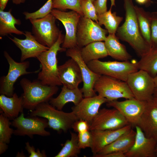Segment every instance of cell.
Masks as SVG:
<instances>
[{
	"label": "cell",
	"mask_w": 157,
	"mask_h": 157,
	"mask_svg": "<svg viewBox=\"0 0 157 157\" xmlns=\"http://www.w3.org/2000/svg\"><path fill=\"white\" fill-rule=\"evenodd\" d=\"M124 1L125 20L118 28L116 35L119 39L128 43L141 57L148 53L151 47L141 34L132 0Z\"/></svg>",
	"instance_id": "obj_1"
},
{
	"label": "cell",
	"mask_w": 157,
	"mask_h": 157,
	"mask_svg": "<svg viewBox=\"0 0 157 157\" xmlns=\"http://www.w3.org/2000/svg\"><path fill=\"white\" fill-rule=\"evenodd\" d=\"M65 36L61 31L55 43L47 51L41 53L37 57L41 65V70L38 75L37 79L43 84L51 86L62 85L58 72L57 53L66 49L60 47Z\"/></svg>",
	"instance_id": "obj_2"
},
{
	"label": "cell",
	"mask_w": 157,
	"mask_h": 157,
	"mask_svg": "<svg viewBox=\"0 0 157 157\" xmlns=\"http://www.w3.org/2000/svg\"><path fill=\"white\" fill-rule=\"evenodd\" d=\"M20 84L23 91L22 96L24 108L30 111L39 104L48 102L58 90L57 86L43 85L37 79L31 81L24 78Z\"/></svg>",
	"instance_id": "obj_3"
},
{
	"label": "cell",
	"mask_w": 157,
	"mask_h": 157,
	"mask_svg": "<svg viewBox=\"0 0 157 157\" xmlns=\"http://www.w3.org/2000/svg\"><path fill=\"white\" fill-rule=\"evenodd\" d=\"M30 112V116L46 119L49 126L58 132L61 131L66 132L72 128L73 124L78 120L72 111L66 113L56 109L48 102L39 104L34 110Z\"/></svg>",
	"instance_id": "obj_4"
},
{
	"label": "cell",
	"mask_w": 157,
	"mask_h": 157,
	"mask_svg": "<svg viewBox=\"0 0 157 157\" xmlns=\"http://www.w3.org/2000/svg\"><path fill=\"white\" fill-rule=\"evenodd\" d=\"M87 64L90 69L96 74L126 82L130 74L138 70L137 62L129 61H102L96 60Z\"/></svg>",
	"instance_id": "obj_5"
},
{
	"label": "cell",
	"mask_w": 157,
	"mask_h": 157,
	"mask_svg": "<svg viewBox=\"0 0 157 157\" xmlns=\"http://www.w3.org/2000/svg\"><path fill=\"white\" fill-rule=\"evenodd\" d=\"M94 89L108 101L134 98L126 82L108 76L101 75L94 84Z\"/></svg>",
	"instance_id": "obj_6"
},
{
	"label": "cell",
	"mask_w": 157,
	"mask_h": 157,
	"mask_svg": "<svg viewBox=\"0 0 157 157\" xmlns=\"http://www.w3.org/2000/svg\"><path fill=\"white\" fill-rule=\"evenodd\" d=\"M134 98L142 101L152 100L156 87L154 77L142 69L130 74L126 81Z\"/></svg>",
	"instance_id": "obj_7"
},
{
	"label": "cell",
	"mask_w": 157,
	"mask_h": 157,
	"mask_svg": "<svg viewBox=\"0 0 157 157\" xmlns=\"http://www.w3.org/2000/svg\"><path fill=\"white\" fill-rule=\"evenodd\" d=\"M56 19L51 13L42 18L29 20L32 33L37 40L49 48L57 41L61 31L57 26Z\"/></svg>",
	"instance_id": "obj_8"
},
{
	"label": "cell",
	"mask_w": 157,
	"mask_h": 157,
	"mask_svg": "<svg viewBox=\"0 0 157 157\" xmlns=\"http://www.w3.org/2000/svg\"><path fill=\"white\" fill-rule=\"evenodd\" d=\"M4 56L9 65L7 75L1 77L0 79V93L8 97H12L14 93V84L18 78L26 74L38 72L27 71L30 65L28 61L18 62L15 61L6 51L3 52Z\"/></svg>",
	"instance_id": "obj_9"
},
{
	"label": "cell",
	"mask_w": 157,
	"mask_h": 157,
	"mask_svg": "<svg viewBox=\"0 0 157 157\" xmlns=\"http://www.w3.org/2000/svg\"><path fill=\"white\" fill-rule=\"evenodd\" d=\"M11 125L16 128L13 134L15 135H27L32 138L34 135L42 136L50 135V133L45 130L48 126L47 120L37 116L25 117L23 112L13 119Z\"/></svg>",
	"instance_id": "obj_10"
},
{
	"label": "cell",
	"mask_w": 157,
	"mask_h": 157,
	"mask_svg": "<svg viewBox=\"0 0 157 157\" xmlns=\"http://www.w3.org/2000/svg\"><path fill=\"white\" fill-rule=\"evenodd\" d=\"M108 33L98 23L81 16L77 27V46L81 48L93 42L104 41Z\"/></svg>",
	"instance_id": "obj_11"
},
{
	"label": "cell",
	"mask_w": 157,
	"mask_h": 157,
	"mask_svg": "<svg viewBox=\"0 0 157 157\" xmlns=\"http://www.w3.org/2000/svg\"><path fill=\"white\" fill-rule=\"evenodd\" d=\"M51 13L61 22L65 28L66 33L62 47L68 49L77 46V27L81 15L73 10L67 12L56 9H52Z\"/></svg>",
	"instance_id": "obj_12"
},
{
	"label": "cell",
	"mask_w": 157,
	"mask_h": 157,
	"mask_svg": "<svg viewBox=\"0 0 157 157\" xmlns=\"http://www.w3.org/2000/svg\"><path fill=\"white\" fill-rule=\"evenodd\" d=\"M116 109L103 108L99 112L90 126V131L116 130L129 124Z\"/></svg>",
	"instance_id": "obj_13"
},
{
	"label": "cell",
	"mask_w": 157,
	"mask_h": 157,
	"mask_svg": "<svg viewBox=\"0 0 157 157\" xmlns=\"http://www.w3.org/2000/svg\"><path fill=\"white\" fill-rule=\"evenodd\" d=\"M81 48L77 46L67 49V56L74 59L78 65L81 72L83 85L81 89L84 97L96 95L94 89L95 83L101 75L92 71L83 60L81 54Z\"/></svg>",
	"instance_id": "obj_14"
},
{
	"label": "cell",
	"mask_w": 157,
	"mask_h": 157,
	"mask_svg": "<svg viewBox=\"0 0 157 157\" xmlns=\"http://www.w3.org/2000/svg\"><path fill=\"white\" fill-rule=\"evenodd\" d=\"M147 101L135 98L126 99L122 101L117 100L109 101L106 105L118 110L132 126L136 125L144 111Z\"/></svg>",
	"instance_id": "obj_15"
},
{
	"label": "cell",
	"mask_w": 157,
	"mask_h": 157,
	"mask_svg": "<svg viewBox=\"0 0 157 157\" xmlns=\"http://www.w3.org/2000/svg\"><path fill=\"white\" fill-rule=\"evenodd\" d=\"M107 99L99 95L84 97L77 105L72 108L78 120L83 119L90 125L98 114L101 106L108 102Z\"/></svg>",
	"instance_id": "obj_16"
},
{
	"label": "cell",
	"mask_w": 157,
	"mask_h": 157,
	"mask_svg": "<svg viewBox=\"0 0 157 157\" xmlns=\"http://www.w3.org/2000/svg\"><path fill=\"white\" fill-rule=\"evenodd\" d=\"M136 132L135 142L130 149L125 154L126 157H156L157 142L147 137L140 128L135 126Z\"/></svg>",
	"instance_id": "obj_17"
},
{
	"label": "cell",
	"mask_w": 157,
	"mask_h": 157,
	"mask_svg": "<svg viewBox=\"0 0 157 157\" xmlns=\"http://www.w3.org/2000/svg\"><path fill=\"white\" fill-rule=\"evenodd\" d=\"M26 38L21 39L16 37L9 38L20 50L21 55V62L24 61L30 58H37L42 53L47 50L49 48L39 43L32 33L30 31H25Z\"/></svg>",
	"instance_id": "obj_18"
},
{
	"label": "cell",
	"mask_w": 157,
	"mask_h": 157,
	"mask_svg": "<svg viewBox=\"0 0 157 157\" xmlns=\"http://www.w3.org/2000/svg\"><path fill=\"white\" fill-rule=\"evenodd\" d=\"M132 126L129 124L116 130L90 131L92 138L90 148L93 156L97 154L103 148L113 142L122 135L130 130Z\"/></svg>",
	"instance_id": "obj_19"
},
{
	"label": "cell",
	"mask_w": 157,
	"mask_h": 157,
	"mask_svg": "<svg viewBox=\"0 0 157 157\" xmlns=\"http://www.w3.org/2000/svg\"><path fill=\"white\" fill-rule=\"evenodd\" d=\"M59 75L63 85L70 88L78 87L83 82L82 74L77 63L71 58L58 66Z\"/></svg>",
	"instance_id": "obj_20"
},
{
	"label": "cell",
	"mask_w": 157,
	"mask_h": 157,
	"mask_svg": "<svg viewBox=\"0 0 157 157\" xmlns=\"http://www.w3.org/2000/svg\"><path fill=\"white\" fill-rule=\"evenodd\" d=\"M136 125L147 137L157 142V107L152 99L147 102L146 108Z\"/></svg>",
	"instance_id": "obj_21"
},
{
	"label": "cell",
	"mask_w": 157,
	"mask_h": 157,
	"mask_svg": "<svg viewBox=\"0 0 157 157\" xmlns=\"http://www.w3.org/2000/svg\"><path fill=\"white\" fill-rule=\"evenodd\" d=\"M136 132L132 128L130 130L120 136L115 140L103 148L94 157L100 156L113 152H120L125 154L133 145Z\"/></svg>",
	"instance_id": "obj_22"
},
{
	"label": "cell",
	"mask_w": 157,
	"mask_h": 157,
	"mask_svg": "<svg viewBox=\"0 0 157 157\" xmlns=\"http://www.w3.org/2000/svg\"><path fill=\"white\" fill-rule=\"evenodd\" d=\"M81 89L78 87L70 88L63 85L61 90L56 98L52 97L49 103L57 109L61 110L65 104L69 102H72L74 106L78 104L83 98Z\"/></svg>",
	"instance_id": "obj_23"
},
{
	"label": "cell",
	"mask_w": 157,
	"mask_h": 157,
	"mask_svg": "<svg viewBox=\"0 0 157 157\" xmlns=\"http://www.w3.org/2000/svg\"><path fill=\"white\" fill-rule=\"evenodd\" d=\"M0 108L6 116L10 119H14L18 117L20 113L23 112L24 108L22 96L19 97L15 93L11 97L1 94Z\"/></svg>",
	"instance_id": "obj_24"
},
{
	"label": "cell",
	"mask_w": 157,
	"mask_h": 157,
	"mask_svg": "<svg viewBox=\"0 0 157 157\" xmlns=\"http://www.w3.org/2000/svg\"><path fill=\"white\" fill-rule=\"evenodd\" d=\"M104 43L108 55L113 58L121 61H128L131 58L126 47L120 42L115 34H109Z\"/></svg>",
	"instance_id": "obj_25"
},
{
	"label": "cell",
	"mask_w": 157,
	"mask_h": 157,
	"mask_svg": "<svg viewBox=\"0 0 157 157\" xmlns=\"http://www.w3.org/2000/svg\"><path fill=\"white\" fill-rule=\"evenodd\" d=\"M11 10L4 11L0 10V36H4L11 33L24 35L23 31L17 29L15 25H20L21 23L12 14Z\"/></svg>",
	"instance_id": "obj_26"
},
{
	"label": "cell",
	"mask_w": 157,
	"mask_h": 157,
	"mask_svg": "<svg viewBox=\"0 0 157 157\" xmlns=\"http://www.w3.org/2000/svg\"><path fill=\"white\" fill-rule=\"evenodd\" d=\"M82 57L87 64L92 61L103 58L108 56L104 42L97 41L81 48Z\"/></svg>",
	"instance_id": "obj_27"
},
{
	"label": "cell",
	"mask_w": 157,
	"mask_h": 157,
	"mask_svg": "<svg viewBox=\"0 0 157 157\" xmlns=\"http://www.w3.org/2000/svg\"><path fill=\"white\" fill-rule=\"evenodd\" d=\"M137 64L138 69L147 72L153 77L155 76L157 74V47H151Z\"/></svg>",
	"instance_id": "obj_28"
},
{
	"label": "cell",
	"mask_w": 157,
	"mask_h": 157,
	"mask_svg": "<svg viewBox=\"0 0 157 157\" xmlns=\"http://www.w3.org/2000/svg\"><path fill=\"white\" fill-rule=\"evenodd\" d=\"M111 8L104 13L97 15V19L99 24L103 25L109 34H115L123 18L117 16L116 12H112Z\"/></svg>",
	"instance_id": "obj_29"
},
{
	"label": "cell",
	"mask_w": 157,
	"mask_h": 157,
	"mask_svg": "<svg viewBox=\"0 0 157 157\" xmlns=\"http://www.w3.org/2000/svg\"><path fill=\"white\" fill-rule=\"evenodd\" d=\"M135 7L141 34L151 48V13L145 11L142 8L137 6Z\"/></svg>",
	"instance_id": "obj_30"
},
{
	"label": "cell",
	"mask_w": 157,
	"mask_h": 157,
	"mask_svg": "<svg viewBox=\"0 0 157 157\" xmlns=\"http://www.w3.org/2000/svg\"><path fill=\"white\" fill-rule=\"evenodd\" d=\"M71 138L63 144L62 148L55 157H77L81 149L78 145V135L76 133L70 132Z\"/></svg>",
	"instance_id": "obj_31"
},
{
	"label": "cell",
	"mask_w": 157,
	"mask_h": 157,
	"mask_svg": "<svg viewBox=\"0 0 157 157\" xmlns=\"http://www.w3.org/2000/svg\"><path fill=\"white\" fill-rule=\"evenodd\" d=\"M81 0H52L53 9L63 10L69 9L83 16L81 6Z\"/></svg>",
	"instance_id": "obj_32"
},
{
	"label": "cell",
	"mask_w": 157,
	"mask_h": 157,
	"mask_svg": "<svg viewBox=\"0 0 157 157\" xmlns=\"http://www.w3.org/2000/svg\"><path fill=\"white\" fill-rule=\"evenodd\" d=\"M10 119L3 113L0 115V142L9 144L14 130L10 127Z\"/></svg>",
	"instance_id": "obj_33"
},
{
	"label": "cell",
	"mask_w": 157,
	"mask_h": 157,
	"mask_svg": "<svg viewBox=\"0 0 157 157\" xmlns=\"http://www.w3.org/2000/svg\"><path fill=\"white\" fill-rule=\"evenodd\" d=\"M52 9V0H48L41 8L36 11L32 13L24 12L23 14L26 20L39 19L50 13Z\"/></svg>",
	"instance_id": "obj_34"
},
{
	"label": "cell",
	"mask_w": 157,
	"mask_h": 157,
	"mask_svg": "<svg viewBox=\"0 0 157 157\" xmlns=\"http://www.w3.org/2000/svg\"><path fill=\"white\" fill-rule=\"evenodd\" d=\"M80 4L83 16L98 23L95 8L92 1L91 0H81Z\"/></svg>",
	"instance_id": "obj_35"
},
{
	"label": "cell",
	"mask_w": 157,
	"mask_h": 157,
	"mask_svg": "<svg viewBox=\"0 0 157 157\" xmlns=\"http://www.w3.org/2000/svg\"><path fill=\"white\" fill-rule=\"evenodd\" d=\"M78 145L81 149H84L87 147H91L92 138L90 131H88L83 133H78Z\"/></svg>",
	"instance_id": "obj_36"
},
{
	"label": "cell",
	"mask_w": 157,
	"mask_h": 157,
	"mask_svg": "<svg viewBox=\"0 0 157 157\" xmlns=\"http://www.w3.org/2000/svg\"><path fill=\"white\" fill-rule=\"evenodd\" d=\"M151 47H157V12L151 13Z\"/></svg>",
	"instance_id": "obj_37"
},
{
	"label": "cell",
	"mask_w": 157,
	"mask_h": 157,
	"mask_svg": "<svg viewBox=\"0 0 157 157\" xmlns=\"http://www.w3.org/2000/svg\"><path fill=\"white\" fill-rule=\"evenodd\" d=\"M90 125L86 121L83 119H79L73 124L72 128L78 133L90 131Z\"/></svg>",
	"instance_id": "obj_38"
},
{
	"label": "cell",
	"mask_w": 157,
	"mask_h": 157,
	"mask_svg": "<svg viewBox=\"0 0 157 157\" xmlns=\"http://www.w3.org/2000/svg\"><path fill=\"white\" fill-rule=\"evenodd\" d=\"M25 149L28 152L29 157H47L45 151L42 150L41 151L39 149L36 151L33 146H31L28 142L25 143Z\"/></svg>",
	"instance_id": "obj_39"
},
{
	"label": "cell",
	"mask_w": 157,
	"mask_h": 157,
	"mask_svg": "<svg viewBox=\"0 0 157 157\" xmlns=\"http://www.w3.org/2000/svg\"><path fill=\"white\" fill-rule=\"evenodd\" d=\"M107 0H96L93 2L97 15L101 14L107 11Z\"/></svg>",
	"instance_id": "obj_40"
},
{
	"label": "cell",
	"mask_w": 157,
	"mask_h": 157,
	"mask_svg": "<svg viewBox=\"0 0 157 157\" xmlns=\"http://www.w3.org/2000/svg\"><path fill=\"white\" fill-rule=\"evenodd\" d=\"M99 157H126L125 154L120 152H113L100 156Z\"/></svg>",
	"instance_id": "obj_41"
},
{
	"label": "cell",
	"mask_w": 157,
	"mask_h": 157,
	"mask_svg": "<svg viewBox=\"0 0 157 157\" xmlns=\"http://www.w3.org/2000/svg\"><path fill=\"white\" fill-rule=\"evenodd\" d=\"M8 148V146L7 143L0 142V154L4 153Z\"/></svg>",
	"instance_id": "obj_42"
},
{
	"label": "cell",
	"mask_w": 157,
	"mask_h": 157,
	"mask_svg": "<svg viewBox=\"0 0 157 157\" xmlns=\"http://www.w3.org/2000/svg\"><path fill=\"white\" fill-rule=\"evenodd\" d=\"M9 0H0V10H3Z\"/></svg>",
	"instance_id": "obj_43"
},
{
	"label": "cell",
	"mask_w": 157,
	"mask_h": 157,
	"mask_svg": "<svg viewBox=\"0 0 157 157\" xmlns=\"http://www.w3.org/2000/svg\"><path fill=\"white\" fill-rule=\"evenodd\" d=\"M13 2L15 4H19L24 3L26 0H12Z\"/></svg>",
	"instance_id": "obj_44"
},
{
	"label": "cell",
	"mask_w": 157,
	"mask_h": 157,
	"mask_svg": "<svg viewBox=\"0 0 157 157\" xmlns=\"http://www.w3.org/2000/svg\"><path fill=\"white\" fill-rule=\"evenodd\" d=\"M136 1L140 4H144L147 3L150 0H136Z\"/></svg>",
	"instance_id": "obj_45"
},
{
	"label": "cell",
	"mask_w": 157,
	"mask_h": 157,
	"mask_svg": "<svg viewBox=\"0 0 157 157\" xmlns=\"http://www.w3.org/2000/svg\"><path fill=\"white\" fill-rule=\"evenodd\" d=\"M152 101L154 105L157 107V96H153Z\"/></svg>",
	"instance_id": "obj_46"
},
{
	"label": "cell",
	"mask_w": 157,
	"mask_h": 157,
	"mask_svg": "<svg viewBox=\"0 0 157 157\" xmlns=\"http://www.w3.org/2000/svg\"><path fill=\"white\" fill-rule=\"evenodd\" d=\"M154 79L156 88H157V74L154 77Z\"/></svg>",
	"instance_id": "obj_47"
},
{
	"label": "cell",
	"mask_w": 157,
	"mask_h": 157,
	"mask_svg": "<svg viewBox=\"0 0 157 157\" xmlns=\"http://www.w3.org/2000/svg\"><path fill=\"white\" fill-rule=\"evenodd\" d=\"M157 96V88H156L155 90L154 94V96Z\"/></svg>",
	"instance_id": "obj_48"
},
{
	"label": "cell",
	"mask_w": 157,
	"mask_h": 157,
	"mask_svg": "<svg viewBox=\"0 0 157 157\" xmlns=\"http://www.w3.org/2000/svg\"><path fill=\"white\" fill-rule=\"evenodd\" d=\"M111 1V6L115 5V0H110Z\"/></svg>",
	"instance_id": "obj_49"
},
{
	"label": "cell",
	"mask_w": 157,
	"mask_h": 157,
	"mask_svg": "<svg viewBox=\"0 0 157 157\" xmlns=\"http://www.w3.org/2000/svg\"><path fill=\"white\" fill-rule=\"evenodd\" d=\"M156 156H157V143L156 145Z\"/></svg>",
	"instance_id": "obj_50"
},
{
	"label": "cell",
	"mask_w": 157,
	"mask_h": 157,
	"mask_svg": "<svg viewBox=\"0 0 157 157\" xmlns=\"http://www.w3.org/2000/svg\"><path fill=\"white\" fill-rule=\"evenodd\" d=\"M92 2L93 3V2L94 1V0H91Z\"/></svg>",
	"instance_id": "obj_51"
}]
</instances>
